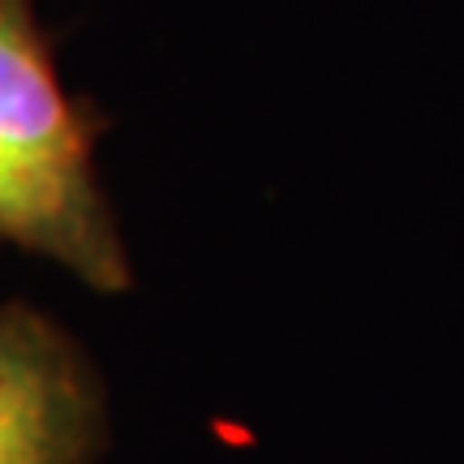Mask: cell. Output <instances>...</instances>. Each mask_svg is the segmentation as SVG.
<instances>
[{"label":"cell","instance_id":"cell-2","mask_svg":"<svg viewBox=\"0 0 464 464\" xmlns=\"http://www.w3.org/2000/svg\"><path fill=\"white\" fill-rule=\"evenodd\" d=\"M108 392L78 335L0 301V464H100Z\"/></svg>","mask_w":464,"mask_h":464},{"label":"cell","instance_id":"cell-1","mask_svg":"<svg viewBox=\"0 0 464 464\" xmlns=\"http://www.w3.org/2000/svg\"><path fill=\"white\" fill-rule=\"evenodd\" d=\"M112 116L73 95L39 0H0V246L65 266L91 293H130L133 263L100 181Z\"/></svg>","mask_w":464,"mask_h":464}]
</instances>
